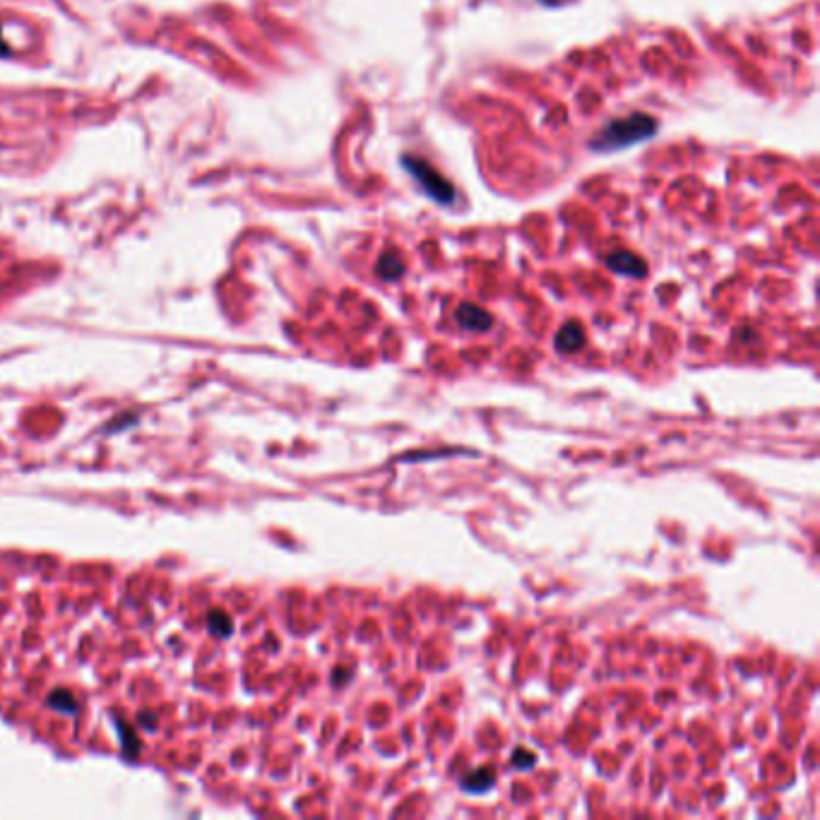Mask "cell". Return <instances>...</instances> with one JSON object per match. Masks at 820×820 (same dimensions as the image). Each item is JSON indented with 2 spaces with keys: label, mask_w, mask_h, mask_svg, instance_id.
I'll return each instance as SVG.
<instances>
[{
  "label": "cell",
  "mask_w": 820,
  "mask_h": 820,
  "mask_svg": "<svg viewBox=\"0 0 820 820\" xmlns=\"http://www.w3.org/2000/svg\"><path fill=\"white\" fill-rule=\"evenodd\" d=\"M659 130V123L647 114H631L626 118H616V121L606 123V126L594 135L590 142L592 152H621L626 147L640 145V142L655 138Z\"/></svg>",
  "instance_id": "obj_1"
},
{
  "label": "cell",
  "mask_w": 820,
  "mask_h": 820,
  "mask_svg": "<svg viewBox=\"0 0 820 820\" xmlns=\"http://www.w3.org/2000/svg\"><path fill=\"white\" fill-rule=\"evenodd\" d=\"M402 166L409 171V174H412L414 181L419 183L421 190H424L433 202H438V205H453L455 188L450 186V183L445 181V178L438 174L431 164H426L424 159H419V157H404Z\"/></svg>",
  "instance_id": "obj_2"
},
{
  "label": "cell",
  "mask_w": 820,
  "mask_h": 820,
  "mask_svg": "<svg viewBox=\"0 0 820 820\" xmlns=\"http://www.w3.org/2000/svg\"><path fill=\"white\" fill-rule=\"evenodd\" d=\"M455 320L467 332H489L493 325L491 313L481 306H474V303H460L455 311Z\"/></svg>",
  "instance_id": "obj_3"
},
{
  "label": "cell",
  "mask_w": 820,
  "mask_h": 820,
  "mask_svg": "<svg viewBox=\"0 0 820 820\" xmlns=\"http://www.w3.org/2000/svg\"><path fill=\"white\" fill-rule=\"evenodd\" d=\"M606 267H609V270H614L616 275H623V277L643 279L647 275L645 260L638 258L635 253H628V251H619V253L609 255V258H606Z\"/></svg>",
  "instance_id": "obj_4"
},
{
  "label": "cell",
  "mask_w": 820,
  "mask_h": 820,
  "mask_svg": "<svg viewBox=\"0 0 820 820\" xmlns=\"http://www.w3.org/2000/svg\"><path fill=\"white\" fill-rule=\"evenodd\" d=\"M585 342H587V337H585V330H582L580 323L563 325V328L558 330V335H556V349L561 354L580 352V349L585 347Z\"/></svg>",
  "instance_id": "obj_5"
},
{
  "label": "cell",
  "mask_w": 820,
  "mask_h": 820,
  "mask_svg": "<svg viewBox=\"0 0 820 820\" xmlns=\"http://www.w3.org/2000/svg\"><path fill=\"white\" fill-rule=\"evenodd\" d=\"M493 784H496V772L491 768H477L467 772L460 780V787L465 789L467 794H486Z\"/></svg>",
  "instance_id": "obj_6"
},
{
  "label": "cell",
  "mask_w": 820,
  "mask_h": 820,
  "mask_svg": "<svg viewBox=\"0 0 820 820\" xmlns=\"http://www.w3.org/2000/svg\"><path fill=\"white\" fill-rule=\"evenodd\" d=\"M404 272H407V265L397 253H385L376 265V275L383 282H397V279L404 277Z\"/></svg>",
  "instance_id": "obj_7"
},
{
  "label": "cell",
  "mask_w": 820,
  "mask_h": 820,
  "mask_svg": "<svg viewBox=\"0 0 820 820\" xmlns=\"http://www.w3.org/2000/svg\"><path fill=\"white\" fill-rule=\"evenodd\" d=\"M534 765H537V756H534L532 751H527V748H518V751L513 753V768L532 770Z\"/></svg>",
  "instance_id": "obj_8"
},
{
  "label": "cell",
  "mask_w": 820,
  "mask_h": 820,
  "mask_svg": "<svg viewBox=\"0 0 820 820\" xmlns=\"http://www.w3.org/2000/svg\"><path fill=\"white\" fill-rule=\"evenodd\" d=\"M49 705L53 707V710H61V712H70V715H73V712L77 710L75 707V700L70 698L68 693H53L51 698H49Z\"/></svg>",
  "instance_id": "obj_9"
},
{
  "label": "cell",
  "mask_w": 820,
  "mask_h": 820,
  "mask_svg": "<svg viewBox=\"0 0 820 820\" xmlns=\"http://www.w3.org/2000/svg\"><path fill=\"white\" fill-rule=\"evenodd\" d=\"M210 626H212V631H215L217 635H222V638H227V635L231 633L229 631V628H231L229 616L222 614V611H215V614H210Z\"/></svg>",
  "instance_id": "obj_10"
}]
</instances>
